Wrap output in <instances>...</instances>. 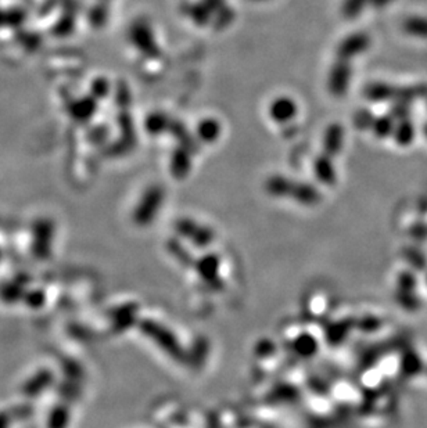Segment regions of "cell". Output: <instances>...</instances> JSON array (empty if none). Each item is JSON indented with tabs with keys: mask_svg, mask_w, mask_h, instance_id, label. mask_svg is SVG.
Instances as JSON below:
<instances>
[{
	"mask_svg": "<svg viewBox=\"0 0 427 428\" xmlns=\"http://www.w3.org/2000/svg\"><path fill=\"white\" fill-rule=\"evenodd\" d=\"M325 154L329 157L339 156L344 146V128L340 124H332L326 128L322 139Z\"/></svg>",
	"mask_w": 427,
	"mask_h": 428,
	"instance_id": "5b68a950",
	"label": "cell"
},
{
	"mask_svg": "<svg viewBox=\"0 0 427 428\" xmlns=\"http://www.w3.org/2000/svg\"><path fill=\"white\" fill-rule=\"evenodd\" d=\"M368 3H371V0H344L342 13L346 19L354 20L360 14H362V12Z\"/></svg>",
	"mask_w": 427,
	"mask_h": 428,
	"instance_id": "7c38bea8",
	"label": "cell"
},
{
	"mask_svg": "<svg viewBox=\"0 0 427 428\" xmlns=\"http://www.w3.org/2000/svg\"><path fill=\"white\" fill-rule=\"evenodd\" d=\"M372 131H373L376 138L384 139V138L393 135V132H394V120H391L387 116L375 118L373 125H372Z\"/></svg>",
	"mask_w": 427,
	"mask_h": 428,
	"instance_id": "9a60e30c",
	"label": "cell"
},
{
	"mask_svg": "<svg viewBox=\"0 0 427 428\" xmlns=\"http://www.w3.org/2000/svg\"><path fill=\"white\" fill-rule=\"evenodd\" d=\"M353 81V65L350 61L337 60L329 71L328 76V90L335 97H343Z\"/></svg>",
	"mask_w": 427,
	"mask_h": 428,
	"instance_id": "6da1fadb",
	"label": "cell"
},
{
	"mask_svg": "<svg viewBox=\"0 0 427 428\" xmlns=\"http://www.w3.org/2000/svg\"><path fill=\"white\" fill-rule=\"evenodd\" d=\"M190 156H191V153H189L183 147H179L174 151V154H172V171L176 175H180V173L185 175L189 171Z\"/></svg>",
	"mask_w": 427,
	"mask_h": 428,
	"instance_id": "8fae6325",
	"label": "cell"
},
{
	"mask_svg": "<svg viewBox=\"0 0 427 428\" xmlns=\"http://www.w3.org/2000/svg\"><path fill=\"white\" fill-rule=\"evenodd\" d=\"M268 113L273 122L280 124V125H287L293 122L295 117L298 116V105L295 100L287 96H280L269 104Z\"/></svg>",
	"mask_w": 427,
	"mask_h": 428,
	"instance_id": "3957f363",
	"label": "cell"
},
{
	"mask_svg": "<svg viewBox=\"0 0 427 428\" xmlns=\"http://www.w3.org/2000/svg\"><path fill=\"white\" fill-rule=\"evenodd\" d=\"M393 135H394V139L398 145L408 146L415 136V131H413V127L409 121H402L398 127L394 128Z\"/></svg>",
	"mask_w": 427,
	"mask_h": 428,
	"instance_id": "2e32d148",
	"label": "cell"
},
{
	"mask_svg": "<svg viewBox=\"0 0 427 428\" xmlns=\"http://www.w3.org/2000/svg\"><path fill=\"white\" fill-rule=\"evenodd\" d=\"M251 2H268V0H251Z\"/></svg>",
	"mask_w": 427,
	"mask_h": 428,
	"instance_id": "ffe728a7",
	"label": "cell"
},
{
	"mask_svg": "<svg viewBox=\"0 0 427 428\" xmlns=\"http://www.w3.org/2000/svg\"><path fill=\"white\" fill-rule=\"evenodd\" d=\"M404 30L413 36L427 38V19L410 17L404 23Z\"/></svg>",
	"mask_w": 427,
	"mask_h": 428,
	"instance_id": "5bb4252c",
	"label": "cell"
},
{
	"mask_svg": "<svg viewBox=\"0 0 427 428\" xmlns=\"http://www.w3.org/2000/svg\"><path fill=\"white\" fill-rule=\"evenodd\" d=\"M236 19V13L235 10L228 5L225 9H222L221 12H218L216 16H214L212 20V27L216 28L217 31H222L225 28H228L229 25H232V23Z\"/></svg>",
	"mask_w": 427,
	"mask_h": 428,
	"instance_id": "4fadbf2b",
	"label": "cell"
},
{
	"mask_svg": "<svg viewBox=\"0 0 427 428\" xmlns=\"http://www.w3.org/2000/svg\"><path fill=\"white\" fill-rule=\"evenodd\" d=\"M132 41L146 54H150V56H158L160 54V49L156 45L153 31L147 24H136L134 27Z\"/></svg>",
	"mask_w": 427,
	"mask_h": 428,
	"instance_id": "277c9868",
	"label": "cell"
},
{
	"mask_svg": "<svg viewBox=\"0 0 427 428\" xmlns=\"http://www.w3.org/2000/svg\"><path fill=\"white\" fill-rule=\"evenodd\" d=\"M171 121L165 114L163 113H154L152 114L149 118H147V122H146V128H147V132L153 133V135H160L165 131H169V125H171Z\"/></svg>",
	"mask_w": 427,
	"mask_h": 428,
	"instance_id": "30bf717a",
	"label": "cell"
},
{
	"mask_svg": "<svg viewBox=\"0 0 427 428\" xmlns=\"http://www.w3.org/2000/svg\"><path fill=\"white\" fill-rule=\"evenodd\" d=\"M390 2H393V0H371V5L373 6V8H384V6H387Z\"/></svg>",
	"mask_w": 427,
	"mask_h": 428,
	"instance_id": "d6986e66",
	"label": "cell"
},
{
	"mask_svg": "<svg viewBox=\"0 0 427 428\" xmlns=\"http://www.w3.org/2000/svg\"><path fill=\"white\" fill-rule=\"evenodd\" d=\"M201 2L207 6V9L216 16L218 12L225 9L228 6L227 0H201Z\"/></svg>",
	"mask_w": 427,
	"mask_h": 428,
	"instance_id": "ac0fdd59",
	"label": "cell"
},
{
	"mask_svg": "<svg viewBox=\"0 0 427 428\" xmlns=\"http://www.w3.org/2000/svg\"><path fill=\"white\" fill-rule=\"evenodd\" d=\"M313 169L317 175V178L325 182V183H331L335 180V168L332 165V161H331V157L328 154H324V156H319L316 160H315V164H313Z\"/></svg>",
	"mask_w": 427,
	"mask_h": 428,
	"instance_id": "9c48e42d",
	"label": "cell"
},
{
	"mask_svg": "<svg viewBox=\"0 0 427 428\" xmlns=\"http://www.w3.org/2000/svg\"><path fill=\"white\" fill-rule=\"evenodd\" d=\"M373 121H375V117L373 114L366 110V109H361L355 113L354 116V125L361 129V131H366V129H372V125H373Z\"/></svg>",
	"mask_w": 427,
	"mask_h": 428,
	"instance_id": "e0dca14e",
	"label": "cell"
},
{
	"mask_svg": "<svg viewBox=\"0 0 427 428\" xmlns=\"http://www.w3.org/2000/svg\"><path fill=\"white\" fill-rule=\"evenodd\" d=\"M222 135V125L216 118H204L197 124L196 136L201 143H216Z\"/></svg>",
	"mask_w": 427,
	"mask_h": 428,
	"instance_id": "8992f818",
	"label": "cell"
},
{
	"mask_svg": "<svg viewBox=\"0 0 427 428\" xmlns=\"http://www.w3.org/2000/svg\"><path fill=\"white\" fill-rule=\"evenodd\" d=\"M394 93H395V89L393 86H390L387 83H382V82L369 83L364 90L365 97L371 101H375V103L387 101L390 98H394Z\"/></svg>",
	"mask_w": 427,
	"mask_h": 428,
	"instance_id": "ba28073f",
	"label": "cell"
},
{
	"mask_svg": "<svg viewBox=\"0 0 427 428\" xmlns=\"http://www.w3.org/2000/svg\"><path fill=\"white\" fill-rule=\"evenodd\" d=\"M183 13L187 16L193 24L197 27H207L212 24V13L201 2H186L183 3Z\"/></svg>",
	"mask_w": 427,
	"mask_h": 428,
	"instance_id": "52a82bcc",
	"label": "cell"
},
{
	"mask_svg": "<svg viewBox=\"0 0 427 428\" xmlns=\"http://www.w3.org/2000/svg\"><path fill=\"white\" fill-rule=\"evenodd\" d=\"M371 46V38L365 32H354L346 36L336 49L339 60L351 61L353 58L364 54Z\"/></svg>",
	"mask_w": 427,
	"mask_h": 428,
	"instance_id": "7a4b0ae2",
	"label": "cell"
}]
</instances>
